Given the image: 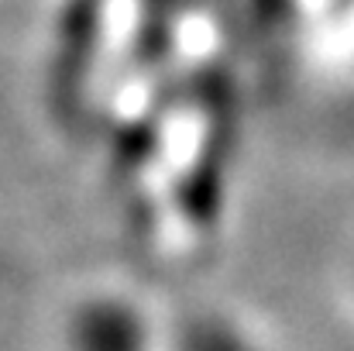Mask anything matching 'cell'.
I'll use <instances>...</instances> for the list:
<instances>
[{
	"instance_id": "cell-1",
	"label": "cell",
	"mask_w": 354,
	"mask_h": 351,
	"mask_svg": "<svg viewBox=\"0 0 354 351\" xmlns=\"http://www.w3.org/2000/svg\"><path fill=\"white\" fill-rule=\"evenodd\" d=\"M172 324L127 282H83L62 303L55 351H169Z\"/></svg>"
}]
</instances>
